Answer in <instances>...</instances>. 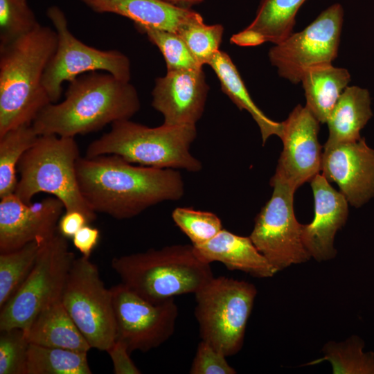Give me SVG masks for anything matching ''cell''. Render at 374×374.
<instances>
[{"label":"cell","mask_w":374,"mask_h":374,"mask_svg":"<svg viewBox=\"0 0 374 374\" xmlns=\"http://www.w3.org/2000/svg\"><path fill=\"white\" fill-rule=\"evenodd\" d=\"M61 301L91 348L107 351L116 337L112 294L89 258L73 260Z\"/></svg>","instance_id":"cell-10"},{"label":"cell","mask_w":374,"mask_h":374,"mask_svg":"<svg viewBox=\"0 0 374 374\" xmlns=\"http://www.w3.org/2000/svg\"><path fill=\"white\" fill-rule=\"evenodd\" d=\"M372 116L368 90L357 86L347 87L326 122L329 136L324 147L360 139V131Z\"/></svg>","instance_id":"cell-23"},{"label":"cell","mask_w":374,"mask_h":374,"mask_svg":"<svg viewBox=\"0 0 374 374\" xmlns=\"http://www.w3.org/2000/svg\"><path fill=\"white\" fill-rule=\"evenodd\" d=\"M98 13H112L127 17L134 24L177 33L184 28L204 21L191 8L161 0H78Z\"/></svg>","instance_id":"cell-19"},{"label":"cell","mask_w":374,"mask_h":374,"mask_svg":"<svg viewBox=\"0 0 374 374\" xmlns=\"http://www.w3.org/2000/svg\"><path fill=\"white\" fill-rule=\"evenodd\" d=\"M116 323V340L130 353L147 352L160 346L173 335L178 317L174 298L152 302L122 283L110 288Z\"/></svg>","instance_id":"cell-13"},{"label":"cell","mask_w":374,"mask_h":374,"mask_svg":"<svg viewBox=\"0 0 374 374\" xmlns=\"http://www.w3.org/2000/svg\"><path fill=\"white\" fill-rule=\"evenodd\" d=\"M100 238V231L89 224L82 226L73 237V244L82 256L90 257L97 246Z\"/></svg>","instance_id":"cell-38"},{"label":"cell","mask_w":374,"mask_h":374,"mask_svg":"<svg viewBox=\"0 0 374 374\" xmlns=\"http://www.w3.org/2000/svg\"><path fill=\"white\" fill-rule=\"evenodd\" d=\"M196 125L149 127L128 120L114 122L109 132L92 141L85 157L116 154L128 162L157 168L199 172L200 161L190 152Z\"/></svg>","instance_id":"cell-5"},{"label":"cell","mask_w":374,"mask_h":374,"mask_svg":"<svg viewBox=\"0 0 374 374\" xmlns=\"http://www.w3.org/2000/svg\"><path fill=\"white\" fill-rule=\"evenodd\" d=\"M364 341L353 335L343 341H330L322 348L323 357L305 365L330 362L333 374H374V351H364Z\"/></svg>","instance_id":"cell-26"},{"label":"cell","mask_w":374,"mask_h":374,"mask_svg":"<svg viewBox=\"0 0 374 374\" xmlns=\"http://www.w3.org/2000/svg\"><path fill=\"white\" fill-rule=\"evenodd\" d=\"M87 355L30 343L26 374H91Z\"/></svg>","instance_id":"cell-27"},{"label":"cell","mask_w":374,"mask_h":374,"mask_svg":"<svg viewBox=\"0 0 374 374\" xmlns=\"http://www.w3.org/2000/svg\"><path fill=\"white\" fill-rule=\"evenodd\" d=\"M256 295L252 283L214 276L195 294V316L202 340L226 357L237 354L243 346Z\"/></svg>","instance_id":"cell-7"},{"label":"cell","mask_w":374,"mask_h":374,"mask_svg":"<svg viewBox=\"0 0 374 374\" xmlns=\"http://www.w3.org/2000/svg\"><path fill=\"white\" fill-rule=\"evenodd\" d=\"M30 344L87 353L89 343L60 300L44 308L25 331Z\"/></svg>","instance_id":"cell-22"},{"label":"cell","mask_w":374,"mask_h":374,"mask_svg":"<svg viewBox=\"0 0 374 374\" xmlns=\"http://www.w3.org/2000/svg\"><path fill=\"white\" fill-rule=\"evenodd\" d=\"M306 0H262L253 21L233 35L231 42L255 46L265 42L279 44L293 33L296 15Z\"/></svg>","instance_id":"cell-21"},{"label":"cell","mask_w":374,"mask_h":374,"mask_svg":"<svg viewBox=\"0 0 374 374\" xmlns=\"http://www.w3.org/2000/svg\"><path fill=\"white\" fill-rule=\"evenodd\" d=\"M165 2L177 6L181 8H190L192 6L199 4L204 0H161Z\"/></svg>","instance_id":"cell-39"},{"label":"cell","mask_w":374,"mask_h":374,"mask_svg":"<svg viewBox=\"0 0 374 374\" xmlns=\"http://www.w3.org/2000/svg\"><path fill=\"white\" fill-rule=\"evenodd\" d=\"M75 170L91 208L118 220L132 218L163 202L179 200L184 194L183 177L176 169L134 166L116 154L80 157Z\"/></svg>","instance_id":"cell-1"},{"label":"cell","mask_w":374,"mask_h":374,"mask_svg":"<svg viewBox=\"0 0 374 374\" xmlns=\"http://www.w3.org/2000/svg\"><path fill=\"white\" fill-rule=\"evenodd\" d=\"M223 32L221 24L207 25L201 21L184 28L177 34L184 40L197 63L203 66L208 64L220 51Z\"/></svg>","instance_id":"cell-33"},{"label":"cell","mask_w":374,"mask_h":374,"mask_svg":"<svg viewBox=\"0 0 374 374\" xmlns=\"http://www.w3.org/2000/svg\"><path fill=\"white\" fill-rule=\"evenodd\" d=\"M193 247L197 256L208 264L219 262L229 270L241 271L256 278H269L277 273L249 236L222 229L210 240Z\"/></svg>","instance_id":"cell-20"},{"label":"cell","mask_w":374,"mask_h":374,"mask_svg":"<svg viewBox=\"0 0 374 374\" xmlns=\"http://www.w3.org/2000/svg\"><path fill=\"white\" fill-rule=\"evenodd\" d=\"M80 157L75 137L39 135L19 162L15 194L27 204L40 193L51 194L62 202L64 211H80L92 222L96 213L82 196L77 178Z\"/></svg>","instance_id":"cell-6"},{"label":"cell","mask_w":374,"mask_h":374,"mask_svg":"<svg viewBox=\"0 0 374 374\" xmlns=\"http://www.w3.org/2000/svg\"><path fill=\"white\" fill-rule=\"evenodd\" d=\"M29 344L23 329L0 330V374H26Z\"/></svg>","instance_id":"cell-34"},{"label":"cell","mask_w":374,"mask_h":374,"mask_svg":"<svg viewBox=\"0 0 374 374\" xmlns=\"http://www.w3.org/2000/svg\"><path fill=\"white\" fill-rule=\"evenodd\" d=\"M64 210L62 202L50 197L25 203L15 193L1 198L0 253L19 249L37 240L42 243L55 234Z\"/></svg>","instance_id":"cell-15"},{"label":"cell","mask_w":374,"mask_h":374,"mask_svg":"<svg viewBox=\"0 0 374 374\" xmlns=\"http://www.w3.org/2000/svg\"><path fill=\"white\" fill-rule=\"evenodd\" d=\"M112 267L123 285L152 302L195 294L214 277L210 264L197 256L192 244L115 257Z\"/></svg>","instance_id":"cell-4"},{"label":"cell","mask_w":374,"mask_h":374,"mask_svg":"<svg viewBox=\"0 0 374 374\" xmlns=\"http://www.w3.org/2000/svg\"><path fill=\"white\" fill-rule=\"evenodd\" d=\"M67 239L60 233L41 243L35 265L17 292L1 308L0 330H27L46 307L60 300L75 260Z\"/></svg>","instance_id":"cell-8"},{"label":"cell","mask_w":374,"mask_h":374,"mask_svg":"<svg viewBox=\"0 0 374 374\" xmlns=\"http://www.w3.org/2000/svg\"><path fill=\"white\" fill-rule=\"evenodd\" d=\"M282 123L283 148L274 176L296 190L321 171L319 122L305 106L298 105Z\"/></svg>","instance_id":"cell-14"},{"label":"cell","mask_w":374,"mask_h":374,"mask_svg":"<svg viewBox=\"0 0 374 374\" xmlns=\"http://www.w3.org/2000/svg\"><path fill=\"white\" fill-rule=\"evenodd\" d=\"M39 25L27 0H0V45L28 34Z\"/></svg>","instance_id":"cell-31"},{"label":"cell","mask_w":374,"mask_h":374,"mask_svg":"<svg viewBox=\"0 0 374 374\" xmlns=\"http://www.w3.org/2000/svg\"><path fill=\"white\" fill-rule=\"evenodd\" d=\"M161 52L167 71L202 69L181 37L172 32L134 24Z\"/></svg>","instance_id":"cell-30"},{"label":"cell","mask_w":374,"mask_h":374,"mask_svg":"<svg viewBox=\"0 0 374 374\" xmlns=\"http://www.w3.org/2000/svg\"><path fill=\"white\" fill-rule=\"evenodd\" d=\"M38 137L32 125L10 130L0 136V198L15 193L19 162Z\"/></svg>","instance_id":"cell-28"},{"label":"cell","mask_w":374,"mask_h":374,"mask_svg":"<svg viewBox=\"0 0 374 374\" xmlns=\"http://www.w3.org/2000/svg\"><path fill=\"white\" fill-rule=\"evenodd\" d=\"M314 201L312 221L302 224L301 238L306 250L318 262L333 259L337 255L334 247L336 233L346 222L348 202L320 174L310 181Z\"/></svg>","instance_id":"cell-18"},{"label":"cell","mask_w":374,"mask_h":374,"mask_svg":"<svg viewBox=\"0 0 374 374\" xmlns=\"http://www.w3.org/2000/svg\"><path fill=\"white\" fill-rule=\"evenodd\" d=\"M208 91L202 68L167 71L155 81L152 106L163 115L164 125H196Z\"/></svg>","instance_id":"cell-17"},{"label":"cell","mask_w":374,"mask_h":374,"mask_svg":"<svg viewBox=\"0 0 374 374\" xmlns=\"http://www.w3.org/2000/svg\"><path fill=\"white\" fill-rule=\"evenodd\" d=\"M273 193L255 218L249 235L256 249L278 272L311 258L301 238L302 224L294 214L295 190L273 176Z\"/></svg>","instance_id":"cell-11"},{"label":"cell","mask_w":374,"mask_h":374,"mask_svg":"<svg viewBox=\"0 0 374 374\" xmlns=\"http://www.w3.org/2000/svg\"><path fill=\"white\" fill-rule=\"evenodd\" d=\"M208 65L217 76L222 91L240 110L247 111L256 122L263 145L272 135L281 136L283 123L270 119L256 105L236 66L226 52L218 51Z\"/></svg>","instance_id":"cell-25"},{"label":"cell","mask_w":374,"mask_h":374,"mask_svg":"<svg viewBox=\"0 0 374 374\" xmlns=\"http://www.w3.org/2000/svg\"><path fill=\"white\" fill-rule=\"evenodd\" d=\"M139 109L137 91L130 82L93 71L69 82L64 100L48 105L32 125L38 135L75 137L130 119Z\"/></svg>","instance_id":"cell-2"},{"label":"cell","mask_w":374,"mask_h":374,"mask_svg":"<svg viewBox=\"0 0 374 374\" xmlns=\"http://www.w3.org/2000/svg\"><path fill=\"white\" fill-rule=\"evenodd\" d=\"M343 21V8L335 3L305 28L275 44L269 51V58L278 75L297 84L310 67L332 63L338 54Z\"/></svg>","instance_id":"cell-12"},{"label":"cell","mask_w":374,"mask_h":374,"mask_svg":"<svg viewBox=\"0 0 374 374\" xmlns=\"http://www.w3.org/2000/svg\"><path fill=\"white\" fill-rule=\"evenodd\" d=\"M350 81L348 71L332 63L310 67L301 82L306 98L305 107L319 123H325L340 96Z\"/></svg>","instance_id":"cell-24"},{"label":"cell","mask_w":374,"mask_h":374,"mask_svg":"<svg viewBox=\"0 0 374 374\" xmlns=\"http://www.w3.org/2000/svg\"><path fill=\"white\" fill-rule=\"evenodd\" d=\"M91 223L87 216L78 211H64L61 215L57 229L58 233L66 239L74 235L84 225Z\"/></svg>","instance_id":"cell-37"},{"label":"cell","mask_w":374,"mask_h":374,"mask_svg":"<svg viewBox=\"0 0 374 374\" xmlns=\"http://www.w3.org/2000/svg\"><path fill=\"white\" fill-rule=\"evenodd\" d=\"M56 46L55 30L41 24L28 34L0 45V136L32 125L51 103L43 76Z\"/></svg>","instance_id":"cell-3"},{"label":"cell","mask_w":374,"mask_h":374,"mask_svg":"<svg viewBox=\"0 0 374 374\" xmlns=\"http://www.w3.org/2000/svg\"><path fill=\"white\" fill-rule=\"evenodd\" d=\"M41 243L37 240L23 247L0 253V309L17 292L32 271Z\"/></svg>","instance_id":"cell-29"},{"label":"cell","mask_w":374,"mask_h":374,"mask_svg":"<svg viewBox=\"0 0 374 374\" xmlns=\"http://www.w3.org/2000/svg\"><path fill=\"white\" fill-rule=\"evenodd\" d=\"M226 356L212 345L202 340L196 350L190 374H235L237 371L226 361Z\"/></svg>","instance_id":"cell-35"},{"label":"cell","mask_w":374,"mask_h":374,"mask_svg":"<svg viewBox=\"0 0 374 374\" xmlns=\"http://www.w3.org/2000/svg\"><path fill=\"white\" fill-rule=\"evenodd\" d=\"M46 16L57 35L56 49L43 76V84L51 103L58 101L62 84L93 71L109 73L116 78L130 82L129 58L116 50H100L85 44L71 32L66 17L57 6L48 8Z\"/></svg>","instance_id":"cell-9"},{"label":"cell","mask_w":374,"mask_h":374,"mask_svg":"<svg viewBox=\"0 0 374 374\" xmlns=\"http://www.w3.org/2000/svg\"><path fill=\"white\" fill-rule=\"evenodd\" d=\"M172 217L193 245L206 242L223 229L220 219L215 213L193 208H175L172 213Z\"/></svg>","instance_id":"cell-32"},{"label":"cell","mask_w":374,"mask_h":374,"mask_svg":"<svg viewBox=\"0 0 374 374\" xmlns=\"http://www.w3.org/2000/svg\"><path fill=\"white\" fill-rule=\"evenodd\" d=\"M106 352L112 359L115 374L141 373L130 358V353L127 346L122 341L116 340Z\"/></svg>","instance_id":"cell-36"},{"label":"cell","mask_w":374,"mask_h":374,"mask_svg":"<svg viewBox=\"0 0 374 374\" xmlns=\"http://www.w3.org/2000/svg\"><path fill=\"white\" fill-rule=\"evenodd\" d=\"M323 149L321 175L338 185L351 206L359 208L374 197V150L365 139Z\"/></svg>","instance_id":"cell-16"}]
</instances>
